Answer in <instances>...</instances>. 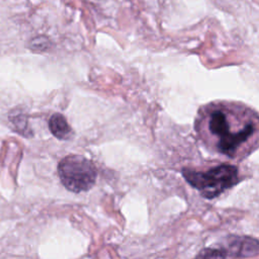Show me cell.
Wrapping results in <instances>:
<instances>
[{
    "instance_id": "1",
    "label": "cell",
    "mask_w": 259,
    "mask_h": 259,
    "mask_svg": "<svg viewBox=\"0 0 259 259\" xmlns=\"http://www.w3.org/2000/svg\"><path fill=\"white\" fill-rule=\"evenodd\" d=\"M195 132L211 152L243 158L259 146V115L234 101H213L197 111Z\"/></svg>"
},
{
    "instance_id": "2",
    "label": "cell",
    "mask_w": 259,
    "mask_h": 259,
    "mask_svg": "<svg viewBox=\"0 0 259 259\" xmlns=\"http://www.w3.org/2000/svg\"><path fill=\"white\" fill-rule=\"evenodd\" d=\"M239 170L231 164H222L206 171L184 169L185 180L206 198H213L239 182Z\"/></svg>"
},
{
    "instance_id": "3",
    "label": "cell",
    "mask_w": 259,
    "mask_h": 259,
    "mask_svg": "<svg viewBox=\"0 0 259 259\" xmlns=\"http://www.w3.org/2000/svg\"><path fill=\"white\" fill-rule=\"evenodd\" d=\"M58 173L63 185L76 193L90 189L97 177L94 164L80 155H70L62 159L58 165Z\"/></svg>"
},
{
    "instance_id": "4",
    "label": "cell",
    "mask_w": 259,
    "mask_h": 259,
    "mask_svg": "<svg viewBox=\"0 0 259 259\" xmlns=\"http://www.w3.org/2000/svg\"><path fill=\"white\" fill-rule=\"evenodd\" d=\"M49 126L52 134L58 139H68L71 134V127L67 119L60 113H55L49 120Z\"/></svg>"
}]
</instances>
